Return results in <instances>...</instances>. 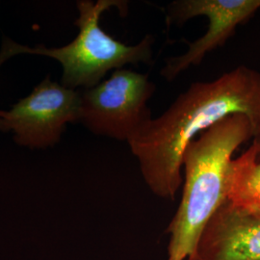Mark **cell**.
Here are the masks:
<instances>
[{
  "mask_svg": "<svg viewBox=\"0 0 260 260\" xmlns=\"http://www.w3.org/2000/svg\"><path fill=\"white\" fill-rule=\"evenodd\" d=\"M241 114L260 137V72L238 66L211 81H197L127 143L149 190L174 201L183 182L187 146L229 116Z\"/></svg>",
  "mask_w": 260,
  "mask_h": 260,
  "instance_id": "obj_1",
  "label": "cell"
},
{
  "mask_svg": "<svg viewBox=\"0 0 260 260\" xmlns=\"http://www.w3.org/2000/svg\"><path fill=\"white\" fill-rule=\"evenodd\" d=\"M254 137L250 120L226 117L193 140L182 157L184 187L177 213L168 226V259L188 260L205 225L228 201L233 153Z\"/></svg>",
  "mask_w": 260,
  "mask_h": 260,
  "instance_id": "obj_2",
  "label": "cell"
},
{
  "mask_svg": "<svg viewBox=\"0 0 260 260\" xmlns=\"http://www.w3.org/2000/svg\"><path fill=\"white\" fill-rule=\"evenodd\" d=\"M125 1L119 0H79L76 3L78 17L75 24L79 32L74 41L61 47L42 45L31 47L3 38L0 49V67L7 60L19 54L50 57L58 61L63 69L61 84L69 89H91L103 81L112 70H120L125 65L153 63L154 38L147 34L138 44L128 46L106 33L100 24L104 12L118 8L126 12Z\"/></svg>",
  "mask_w": 260,
  "mask_h": 260,
  "instance_id": "obj_3",
  "label": "cell"
},
{
  "mask_svg": "<svg viewBox=\"0 0 260 260\" xmlns=\"http://www.w3.org/2000/svg\"><path fill=\"white\" fill-rule=\"evenodd\" d=\"M156 91L149 75L120 69L91 89L81 90L79 121L94 135L128 143L152 117Z\"/></svg>",
  "mask_w": 260,
  "mask_h": 260,
  "instance_id": "obj_4",
  "label": "cell"
},
{
  "mask_svg": "<svg viewBox=\"0 0 260 260\" xmlns=\"http://www.w3.org/2000/svg\"><path fill=\"white\" fill-rule=\"evenodd\" d=\"M79 90L66 88L47 76L9 110H0V131L12 132L21 147L44 149L57 145L69 123L79 121Z\"/></svg>",
  "mask_w": 260,
  "mask_h": 260,
  "instance_id": "obj_5",
  "label": "cell"
},
{
  "mask_svg": "<svg viewBox=\"0 0 260 260\" xmlns=\"http://www.w3.org/2000/svg\"><path fill=\"white\" fill-rule=\"evenodd\" d=\"M259 9L260 0H177L169 4L168 24H183L204 16L208 19V28L203 37L188 43L189 48L184 54L168 58L161 76L173 82L191 66L200 65L207 53L223 46L237 26Z\"/></svg>",
  "mask_w": 260,
  "mask_h": 260,
  "instance_id": "obj_6",
  "label": "cell"
},
{
  "mask_svg": "<svg viewBox=\"0 0 260 260\" xmlns=\"http://www.w3.org/2000/svg\"><path fill=\"white\" fill-rule=\"evenodd\" d=\"M188 260H260V214L245 213L226 201L205 225Z\"/></svg>",
  "mask_w": 260,
  "mask_h": 260,
  "instance_id": "obj_7",
  "label": "cell"
},
{
  "mask_svg": "<svg viewBox=\"0 0 260 260\" xmlns=\"http://www.w3.org/2000/svg\"><path fill=\"white\" fill-rule=\"evenodd\" d=\"M258 145L252 141L241 156L233 159L228 188V202L245 213L260 214V162Z\"/></svg>",
  "mask_w": 260,
  "mask_h": 260,
  "instance_id": "obj_8",
  "label": "cell"
},
{
  "mask_svg": "<svg viewBox=\"0 0 260 260\" xmlns=\"http://www.w3.org/2000/svg\"><path fill=\"white\" fill-rule=\"evenodd\" d=\"M253 141L258 145V153H257V157H256V160L257 161H259L260 162V137H258V138H254L253 139Z\"/></svg>",
  "mask_w": 260,
  "mask_h": 260,
  "instance_id": "obj_9",
  "label": "cell"
}]
</instances>
